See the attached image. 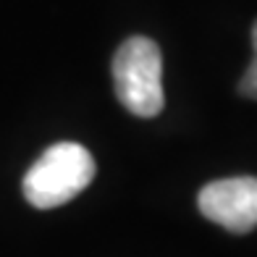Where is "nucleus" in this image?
Masks as SVG:
<instances>
[{"label": "nucleus", "mask_w": 257, "mask_h": 257, "mask_svg": "<svg viewBox=\"0 0 257 257\" xmlns=\"http://www.w3.org/2000/svg\"><path fill=\"white\" fill-rule=\"evenodd\" d=\"M200 213L231 233H249L257 228V179L233 176L202 186L197 197Z\"/></svg>", "instance_id": "nucleus-3"}, {"label": "nucleus", "mask_w": 257, "mask_h": 257, "mask_svg": "<svg viewBox=\"0 0 257 257\" xmlns=\"http://www.w3.org/2000/svg\"><path fill=\"white\" fill-rule=\"evenodd\" d=\"M95 158L79 142H58L34 160L24 176V197L32 207L53 210L71 202L95 179Z\"/></svg>", "instance_id": "nucleus-1"}, {"label": "nucleus", "mask_w": 257, "mask_h": 257, "mask_svg": "<svg viewBox=\"0 0 257 257\" xmlns=\"http://www.w3.org/2000/svg\"><path fill=\"white\" fill-rule=\"evenodd\" d=\"M239 95L247 100H257V55L252 58L249 68L244 71V76L239 81Z\"/></svg>", "instance_id": "nucleus-4"}, {"label": "nucleus", "mask_w": 257, "mask_h": 257, "mask_svg": "<svg viewBox=\"0 0 257 257\" xmlns=\"http://www.w3.org/2000/svg\"><path fill=\"white\" fill-rule=\"evenodd\" d=\"M252 50L257 55V21H254V27H252Z\"/></svg>", "instance_id": "nucleus-5"}, {"label": "nucleus", "mask_w": 257, "mask_h": 257, "mask_svg": "<svg viewBox=\"0 0 257 257\" xmlns=\"http://www.w3.org/2000/svg\"><path fill=\"white\" fill-rule=\"evenodd\" d=\"M113 84L118 102L139 118H155L166 105L163 95V53L155 40L128 37L113 58Z\"/></svg>", "instance_id": "nucleus-2"}]
</instances>
